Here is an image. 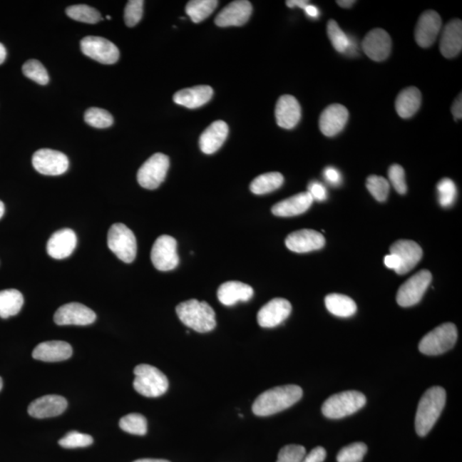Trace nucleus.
Returning a JSON list of instances; mask_svg holds the SVG:
<instances>
[{
	"label": "nucleus",
	"instance_id": "obj_1",
	"mask_svg": "<svg viewBox=\"0 0 462 462\" xmlns=\"http://www.w3.org/2000/svg\"><path fill=\"white\" fill-rule=\"evenodd\" d=\"M302 396V389L298 385L270 389L256 398L252 410L257 416H270L290 408L301 400Z\"/></svg>",
	"mask_w": 462,
	"mask_h": 462
},
{
	"label": "nucleus",
	"instance_id": "obj_2",
	"mask_svg": "<svg viewBox=\"0 0 462 462\" xmlns=\"http://www.w3.org/2000/svg\"><path fill=\"white\" fill-rule=\"evenodd\" d=\"M446 404V391L443 387H431L419 402L415 416V431L419 436L429 433L442 414Z\"/></svg>",
	"mask_w": 462,
	"mask_h": 462
},
{
	"label": "nucleus",
	"instance_id": "obj_3",
	"mask_svg": "<svg viewBox=\"0 0 462 462\" xmlns=\"http://www.w3.org/2000/svg\"><path fill=\"white\" fill-rule=\"evenodd\" d=\"M175 312L182 323L197 332H209L216 327L215 312L207 302L188 299L180 303Z\"/></svg>",
	"mask_w": 462,
	"mask_h": 462
},
{
	"label": "nucleus",
	"instance_id": "obj_4",
	"mask_svg": "<svg viewBox=\"0 0 462 462\" xmlns=\"http://www.w3.org/2000/svg\"><path fill=\"white\" fill-rule=\"evenodd\" d=\"M134 374L133 386L141 396L158 397L168 391V379L155 366L140 364L135 368Z\"/></svg>",
	"mask_w": 462,
	"mask_h": 462
},
{
	"label": "nucleus",
	"instance_id": "obj_5",
	"mask_svg": "<svg viewBox=\"0 0 462 462\" xmlns=\"http://www.w3.org/2000/svg\"><path fill=\"white\" fill-rule=\"evenodd\" d=\"M366 404L364 394L356 391H346L329 396L324 402L322 413L325 417L339 419L352 415Z\"/></svg>",
	"mask_w": 462,
	"mask_h": 462
},
{
	"label": "nucleus",
	"instance_id": "obj_6",
	"mask_svg": "<svg viewBox=\"0 0 462 462\" xmlns=\"http://www.w3.org/2000/svg\"><path fill=\"white\" fill-rule=\"evenodd\" d=\"M458 332L455 324L445 323L427 333L419 344V350L426 355H439L455 346Z\"/></svg>",
	"mask_w": 462,
	"mask_h": 462
},
{
	"label": "nucleus",
	"instance_id": "obj_7",
	"mask_svg": "<svg viewBox=\"0 0 462 462\" xmlns=\"http://www.w3.org/2000/svg\"><path fill=\"white\" fill-rule=\"evenodd\" d=\"M107 244L111 251L124 263L130 264L135 260L137 252V242L134 233L125 225L117 222L111 225Z\"/></svg>",
	"mask_w": 462,
	"mask_h": 462
},
{
	"label": "nucleus",
	"instance_id": "obj_8",
	"mask_svg": "<svg viewBox=\"0 0 462 462\" xmlns=\"http://www.w3.org/2000/svg\"><path fill=\"white\" fill-rule=\"evenodd\" d=\"M169 167L170 160L165 154H153L141 165L137 173V181L147 190H156L165 181Z\"/></svg>",
	"mask_w": 462,
	"mask_h": 462
},
{
	"label": "nucleus",
	"instance_id": "obj_9",
	"mask_svg": "<svg viewBox=\"0 0 462 462\" xmlns=\"http://www.w3.org/2000/svg\"><path fill=\"white\" fill-rule=\"evenodd\" d=\"M432 280L431 273L427 270H421L398 289L396 302L402 307H409L416 305L421 301L423 294Z\"/></svg>",
	"mask_w": 462,
	"mask_h": 462
},
{
	"label": "nucleus",
	"instance_id": "obj_10",
	"mask_svg": "<svg viewBox=\"0 0 462 462\" xmlns=\"http://www.w3.org/2000/svg\"><path fill=\"white\" fill-rule=\"evenodd\" d=\"M151 260L158 271L168 272L178 267L179 256L175 239L167 235L158 237L152 248Z\"/></svg>",
	"mask_w": 462,
	"mask_h": 462
},
{
	"label": "nucleus",
	"instance_id": "obj_11",
	"mask_svg": "<svg viewBox=\"0 0 462 462\" xmlns=\"http://www.w3.org/2000/svg\"><path fill=\"white\" fill-rule=\"evenodd\" d=\"M81 50L90 58L104 64L117 63L120 55L113 42L98 36L84 37L81 41Z\"/></svg>",
	"mask_w": 462,
	"mask_h": 462
},
{
	"label": "nucleus",
	"instance_id": "obj_12",
	"mask_svg": "<svg viewBox=\"0 0 462 462\" xmlns=\"http://www.w3.org/2000/svg\"><path fill=\"white\" fill-rule=\"evenodd\" d=\"M34 168L46 175H59L66 173L68 160L66 154L48 148L38 150L32 158Z\"/></svg>",
	"mask_w": 462,
	"mask_h": 462
},
{
	"label": "nucleus",
	"instance_id": "obj_13",
	"mask_svg": "<svg viewBox=\"0 0 462 462\" xmlns=\"http://www.w3.org/2000/svg\"><path fill=\"white\" fill-rule=\"evenodd\" d=\"M96 319V312L83 304L77 302L60 307L54 314V322L58 325H88Z\"/></svg>",
	"mask_w": 462,
	"mask_h": 462
},
{
	"label": "nucleus",
	"instance_id": "obj_14",
	"mask_svg": "<svg viewBox=\"0 0 462 462\" xmlns=\"http://www.w3.org/2000/svg\"><path fill=\"white\" fill-rule=\"evenodd\" d=\"M291 311H292V306L288 299H272L260 308L257 314V320L261 327L274 328L288 319Z\"/></svg>",
	"mask_w": 462,
	"mask_h": 462
},
{
	"label": "nucleus",
	"instance_id": "obj_15",
	"mask_svg": "<svg viewBox=\"0 0 462 462\" xmlns=\"http://www.w3.org/2000/svg\"><path fill=\"white\" fill-rule=\"evenodd\" d=\"M362 49L367 57L374 61H384L391 54V38L382 29H372L364 38Z\"/></svg>",
	"mask_w": 462,
	"mask_h": 462
},
{
	"label": "nucleus",
	"instance_id": "obj_16",
	"mask_svg": "<svg viewBox=\"0 0 462 462\" xmlns=\"http://www.w3.org/2000/svg\"><path fill=\"white\" fill-rule=\"evenodd\" d=\"M442 28V19L435 11H426L419 17L415 28V41L419 46L427 48L434 44Z\"/></svg>",
	"mask_w": 462,
	"mask_h": 462
},
{
	"label": "nucleus",
	"instance_id": "obj_17",
	"mask_svg": "<svg viewBox=\"0 0 462 462\" xmlns=\"http://www.w3.org/2000/svg\"><path fill=\"white\" fill-rule=\"evenodd\" d=\"M285 244L290 251L303 254L321 250L324 246L325 239L318 231L305 229L289 234Z\"/></svg>",
	"mask_w": 462,
	"mask_h": 462
},
{
	"label": "nucleus",
	"instance_id": "obj_18",
	"mask_svg": "<svg viewBox=\"0 0 462 462\" xmlns=\"http://www.w3.org/2000/svg\"><path fill=\"white\" fill-rule=\"evenodd\" d=\"M252 10V4L247 0L231 2L218 13L215 24L222 28L242 26L250 19Z\"/></svg>",
	"mask_w": 462,
	"mask_h": 462
},
{
	"label": "nucleus",
	"instance_id": "obj_19",
	"mask_svg": "<svg viewBox=\"0 0 462 462\" xmlns=\"http://www.w3.org/2000/svg\"><path fill=\"white\" fill-rule=\"evenodd\" d=\"M391 254L396 255L401 260L400 267L396 272L404 275L413 270L421 260L422 248L415 242L409 240H399L391 247Z\"/></svg>",
	"mask_w": 462,
	"mask_h": 462
},
{
	"label": "nucleus",
	"instance_id": "obj_20",
	"mask_svg": "<svg viewBox=\"0 0 462 462\" xmlns=\"http://www.w3.org/2000/svg\"><path fill=\"white\" fill-rule=\"evenodd\" d=\"M348 120L349 111L344 106L339 104L329 106L320 115V131L324 135L335 136L344 130Z\"/></svg>",
	"mask_w": 462,
	"mask_h": 462
},
{
	"label": "nucleus",
	"instance_id": "obj_21",
	"mask_svg": "<svg viewBox=\"0 0 462 462\" xmlns=\"http://www.w3.org/2000/svg\"><path fill=\"white\" fill-rule=\"evenodd\" d=\"M67 406L66 398L58 395H47L32 401L29 406L28 412L33 418H51L62 414Z\"/></svg>",
	"mask_w": 462,
	"mask_h": 462
},
{
	"label": "nucleus",
	"instance_id": "obj_22",
	"mask_svg": "<svg viewBox=\"0 0 462 462\" xmlns=\"http://www.w3.org/2000/svg\"><path fill=\"white\" fill-rule=\"evenodd\" d=\"M76 244V235L72 230L63 229L56 231L47 242V254L55 260L68 258L74 252Z\"/></svg>",
	"mask_w": 462,
	"mask_h": 462
},
{
	"label": "nucleus",
	"instance_id": "obj_23",
	"mask_svg": "<svg viewBox=\"0 0 462 462\" xmlns=\"http://www.w3.org/2000/svg\"><path fill=\"white\" fill-rule=\"evenodd\" d=\"M275 115L277 125L291 130L297 125L302 117V108L298 101L292 96H282L277 101Z\"/></svg>",
	"mask_w": 462,
	"mask_h": 462
},
{
	"label": "nucleus",
	"instance_id": "obj_24",
	"mask_svg": "<svg viewBox=\"0 0 462 462\" xmlns=\"http://www.w3.org/2000/svg\"><path fill=\"white\" fill-rule=\"evenodd\" d=\"M71 344L63 341H47L41 342L34 349L32 356L37 361L59 362L66 361L72 356Z\"/></svg>",
	"mask_w": 462,
	"mask_h": 462
},
{
	"label": "nucleus",
	"instance_id": "obj_25",
	"mask_svg": "<svg viewBox=\"0 0 462 462\" xmlns=\"http://www.w3.org/2000/svg\"><path fill=\"white\" fill-rule=\"evenodd\" d=\"M462 49V21L453 19L443 29L440 41V51L443 57L453 58L459 54Z\"/></svg>",
	"mask_w": 462,
	"mask_h": 462
},
{
	"label": "nucleus",
	"instance_id": "obj_26",
	"mask_svg": "<svg viewBox=\"0 0 462 462\" xmlns=\"http://www.w3.org/2000/svg\"><path fill=\"white\" fill-rule=\"evenodd\" d=\"M229 134L228 124L222 120L213 122L200 138V148L205 154H212L222 147Z\"/></svg>",
	"mask_w": 462,
	"mask_h": 462
},
{
	"label": "nucleus",
	"instance_id": "obj_27",
	"mask_svg": "<svg viewBox=\"0 0 462 462\" xmlns=\"http://www.w3.org/2000/svg\"><path fill=\"white\" fill-rule=\"evenodd\" d=\"M213 96V90L210 86L200 85L195 87L180 90L173 97L175 104L190 109L199 108L210 101Z\"/></svg>",
	"mask_w": 462,
	"mask_h": 462
},
{
	"label": "nucleus",
	"instance_id": "obj_28",
	"mask_svg": "<svg viewBox=\"0 0 462 462\" xmlns=\"http://www.w3.org/2000/svg\"><path fill=\"white\" fill-rule=\"evenodd\" d=\"M314 200L308 192H299L298 195L280 201L274 205L272 212L277 217H293L301 215L310 208Z\"/></svg>",
	"mask_w": 462,
	"mask_h": 462
},
{
	"label": "nucleus",
	"instance_id": "obj_29",
	"mask_svg": "<svg viewBox=\"0 0 462 462\" xmlns=\"http://www.w3.org/2000/svg\"><path fill=\"white\" fill-rule=\"evenodd\" d=\"M254 295L250 285L242 282L230 281L222 284L217 289V298L225 306H233L238 302H248Z\"/></svg>",
	"mask_w": 462,
	"mask_h": 462
},
{
	"label": "nucleus",
	"instance_id": "obj_30",
	"mask_svg": "<svg viewBox=\"0 0 462 462\" xmlns=\"http://www.w3.org/2000/svg\"><path fill=\"white\" fill-rule=\"evenodd\" d=\"M421 93L417 88H406L396 100V110L401 118H409L417 113L421 105Z\"/></svg>",
	"mask_w": 462,
	"mask_h": 462
},
{
	"label": "nucleus",
	"instance_id": "obj_31",
	"mask_svg": "<svg viewBox=\"0 0 462 462\" xmlns=\"http://www.w3.org/2000/svg\"><path fill=\"white\" fill-rule=\"evenodd\" d=\"M325 307L332 314L341 318H349L357 311L353 299L341 294H329L324 299Z\"/></svg>",
	"mask_w": 462,
	"mask_h": 462
},
{
	"label": "nucleus",
	"instance_id": "obj_32",
	"mask_svg": "<svg viewBox=\"0 0 462 462\" xmlns=\"http://www.w3.org/2000/svg\"><path fill=\"white\" fill-rule=\"evenodd\" d=\"M24 303L20 291L13 289L0 291V318L8 319L19 314Z\"/></svg>",
	"mask_w": 462,
	"mask_h": 462
},
{
	"label": "nucleus",
	"instance_id": "obj_33",
	"mask_svg": "<svg viewBox=\"0 0 462 462\" xmlns=\"http://www.w3.org/2000/svg\"><path fill=\"white\" fill-rule=\"evenodd\" d=\"M284 178L279 173H269L259 175L250 184V190L255 195L269 194L278 190Z\"/></svg>",
	"mask_w": 462,
	"mask_h": 462
},
{
	"label": "nucleus",
	"instance_id": "obj_34",
	"mask_svg": "<svg viewBox=\"0 0 462 462\" xmlns=\"http://www.w3.org/2000/svg\"><path fill=\"white\" fill-rule=\"evenodd\" d=\"M217 4L216 0H192L187 4L186 13L195 24H199L215 11Z\"/></svg>",
	"mask_w": 462,
	"mask_h": 462
},
{
	"label": "nucleus",
	"instance_id": "obj_35",
	"mask_svg": "<svg viewBox=\"0 0 462 462\" xmlns=\"http://www.w3.org/2000/svg\"><path fill=\"white\" fill-rule=\"evenodd\" d=\"M66 14L73 20L89 24H97L103 20L101 13L96 9L86 6V4H76V6L68 7Z\"/></svg>",
	"mask_w": 462,
	"mask_h": 462
},
{
	"label": "nucleus",
	"instance_id": "obj_36",
	"mask_svg": "<svg viewBox=\"0 0 462 462\" xmlns=\"http://www.w3.org/2000/svg\"><path fill=\"white\" fill-rule=\"evenodd\" d=\"M119 426L128 433L144 436L148 432V421L143 415L130 414L125 415L119 421Z\"/></svg>",
	"mask_w": 462,
	"mask_h": 462
},
{
	"label": "nucleus",
	"instance_id": "obj_37",
	"mask_svg": "<svg viewBox=\"0 0 462 462\" xmlns=\"http://www.w3.org/2000/svg\"><path fill=\"white\" fill-rule=\"evenodd\" d=\"M327 34L334 48L338 53H345L349 48L351 38L342 31L336 21L329 20L328 21Z\"/></svg>",
	"mask_w": 462,
	"mask_h": 462
},
{
	"label": "nucleus",
	"instance_id": "obj_38",
	"mask_svg": "<svg viewBox=\"0 0 462 462\" xmlns=\"http://www.w3.org/2000/svg\"><path fill=\"white\" fill-rule=\"evenodd\" d=\"M84 119L88 125L96 128H109L113 124V115L108 111L97 107H92L86 111Z\"/></svg>",
	"mask_w": 462,
	"mask_h": 462
},
{
	"label": "nucleus",
	"instance_id": "obj_39",
	"mask_svg": "<svg viewBox=\"0 0 462 462\" xmlns=\"http://www.w3.org/2000/svg\"><path fill=\"white\" fill-rule=\"evenodd\" d=\"M23 73L26 77L36 81L40 85H46L49 81L48 73L43 64L36 59H30L23 66Z\"/></svg>",
	"mask_w": 462,
	"mask_h": 462
},
{
	"label": "nucleus",
	"instance_id": "obj_40",
	"mask_svg": "<svg viewBox=\"0 0 462 462\" xmlns=\"http://www.w3.org/2000/svg\"><path fill=\"white\" fill-rule=\"evenodd\" d=\"M366 188L375 200L379 202H384L387 200L389 183L384 178L376 175H370L366 179Z\"/></svg>",
	"mask_w": 462,
	"mask_h": 462
},
{
	"label": "nucleus",
	"instance_id": "obj_41",
	"mask_svg": "<svg viewBox=\"0 0 462 462\" xmlns=\"http://www.w3.org/2000/svg\"><path fill=\"white\" fill-rule=\"evenodd\" d=\"M367 452V446L363 443H354L342 448L337 453V462H361Z\"/></svg>",
	"mask_w": 462,
	"mask_h": 462
},
{
	"label": "nucleus",
	"instance_id": "obj_42",
	"mask_svg": "<svg viewBox=\"0 0 462 462\" xmlns=\"http://www.w3.org/2000/svg\"><path fill=\"white\" fill-rule=\"evenodd\" d=\"M438 200L444 208L451 207L455 203L457 190L455 183L449 178H443L438 183Z\"/></svg>",
	"mask_w": 462,
	"mask_h": 462
},
{
	"label": "nucleus",
	"instance_id": "obj_43",
	"mask_svg": "<svg viewBox=\"0 0 462 462\" xmlns=\"http://www.w3.org/2000/svg\"><path fill=\"white\" fill-rule=\"evenodd\" d=\"M93 443L91 436L71 431L59 440L60 446L66 448H76L90 446Z\"/></svg>",
	"mask_w": 462,
	"mask_h": 462
},
{
	"label": "nucleus",
	"instance_id": "obj_44",
	"mask_svg": "<svg viewBox=\"0 0 462 462\" xmlns=\"http://www.w3.org/2000/svg\"><path fill=\"white\" fill-rule=\"evenodd\" d=\"M306 455V448L302 445H286L278 453L277 462H302Z\"/></svg>",
	"mask_w": 462,
	"mask_h": 462
},
{
	"label": "nucleus",
	"instance_id": "obj_45",
	"mask_svg": "<svg viewBox=\"0 0 462 462\" xmlns=\"http://www.w3.org/2000/svg\"><path fill=\"white\" fill-rule=\"evenodd\" d=\"M143 0H130L127 3L124 10V21L128 27H134L138 24L143 15Z\"/></svg>",
	"mask_w": 462,
	"mask_h": 462
},
{
	"label": "nucleus",
	"instance_id": "obj_46",
	"mask_svg": "<svg viewBox=\"0 0 462 462\" xmlns=\"http://www.w3.org/2000/svg\"><path fill=\"white\" fill-rule=\"evenodd\" d=\"M389 178L394 188L400 195H405L408 187L405 181L404 169L399 165H393L389 169Z\"/></svg>",
	"mask_w": 462,
	"mask_h": 462
},
{
	"label": "nucleus",
	"instance_id": "obj_47",
	"mask_svg": "<svg viewBox=\"0 0 462 462\" xmlns=\"http://www.w3.org/2000/svg\"><path fill=\"white\" fill-rule=\"evenodd\" d=\"M307 188V192H309L312 200L324 201L327 199L328 192L322 183L317 181L311 182Z\"/></svg>",
	"mask_w": 462,
	"mask_h": 462
},
{
	"label": "nucleus",
	"instance_id": "obj_48",
	"mask_svg": "<svg viewBox=\"0 0 462 462\" xmlns=\"http://www.w3.org/2000/svg\"><path fill=\"white\" fill-rule=\"evenodd\" d=\"M324 178L325 181L329 184H331L332 186L340 185L342 181V175L336 168L334 167H327L324 170Z\"/></svg>",
	"mask_w": 462,
	"mask_h": 462
},
{
	"label": "nucleus",
	"instance_id": "obj_49",
	"mask_svg": "<svg viewBox=\"0 0 462 462\" xmlns=\"http://www.w3.org/2000/svg\"><path fill=\"white\" fill-rule=\"evenodd\" d=\"M327 458V451L323 447H316L303 458L302 462H324Z\"/></svg>",
	"mask_w": 462,
	"mask_h": 462
},
{
	"label": "nucleus",
	"instance_id": "obj_50",
	"mask_svg": "<svg viewBox=\"0 0 462 462\" xmlns=\"http://www.w3.org/2000/svg\"><path fill=\"white\" fill-rule=\"evenodd\" d=\"M384 265L389 269L395 270L400 267L401 260L396 255L391 254L384 257Z\"/></svg>",
	"mask_w": 462,
	"mask_h": 462
},
{
	"label": "nucleus",
	"instance_id": "obj_51",
	"mask_svg": "<svg viewBox=\"0 0 462 462\" xmlns=\"http://www.w3.org/2000/svg\"><path fill=\"white\" fill-rule=\"evenodd\" d=\"M451 111L453 113V117L456 120L461 119L462 118V98H461V93L460 94L459 96L456 98L455 102L453 103L452 107H451Z\"/></svg>",
	"mask_w": 462,
	"mask_h": 462
},
{
	"label": "nucleus",
	"instance_id": "obj_52",
	"mask_svg": "<svg viewBox=\"0 0 462 462\" xmlns=\"http://www.w3.org/2000/svg\"><path fill=\"white\" fill-rule=\"evenodd\" d=\"M304 11H305L306 14L308 16L312 17V19H317V17L319 16V9L310 4H307L305 9H304Z\"/></svg>",
	"mask_w": 462,
	"mask_h": 462
},
{
	"label": "nucleus",
	"instance_id": "obj_53",
	"mask_svg": "<svg viewBox=\"0 0 462 462\" xmlns=\"http://www.w3.org/2000/svg\"><path fill=\"white\" fill-rule=\"evenodd\" d=\"M308 3L309 2L306 1V0H289V1L286 2V4L287 6H289L290 8L299 7L305 9Z\"/></svg>",
	"mask_w": 462,
	"mask_h": 462
},
{
	"label": "nucleus",
	"instance_id": "obj_54",
	"mask_svg": "<svg viewBox=\"0 0 462 462\" xmlns=\"http://www.w3.org/2000/svg\"><path fill=\"white\" fill-rule=\"evenodd\" d=\"M337 3L339 4L341 7L349 8L353 6L355 1H354V0H342V1H337Z\"/></svg>",
	"mask_w": 462,
	"mask_h": 462
},
{
	"label": "nucleus",
	"instance_id": "obj_55",
	"mask_svg": "<svg viewBox=\"0 0 462 462\" xmlns=\"http://www.w3.org/2000/svg\"><path fill=\"white\" fill-rule=\"evenodd\" d=\"M6 58V49L4 45L0 43V64H2Z\"/></svg>",
	"mask_w": 462,
	"mask_h": 462
},
{
	"label": "nucleus",
	"instance_id": "obj_56",
	"mask_svg": "<svg viewBox=\"0 0 462 462\" xmlns=\"http://www.w3.org/2000/svg\"><path fill=\"white\" fill-rule=\"evenodd\" d=\"M134 462H170V461L163 460V459H140V460H136Z\"/></svg>",
	"mask_w": 462,
	"mask_h": 462
},
{
	"label": "nucleus",
	"instance_id": "obj_57",
	"mask_svg": "<svg viewBox=\"0 0 462 462\" xmlns=\"http://www.w3.org/2000/svg\"><path fill=\"white\" fill-rule=\"evenodd\" d=\"M4 213V205L1 200H0V218H1Z\"/></svg>",
	"mask_w": 462,
	"mask_h": 462
},
{
	"label": "nucleus",
	"instance_id": "obj_58",
	"mask_svg": "<svg viewBox=\"0 0 462 462\" xmlns=\"http://www.w3.org/2000/svg\"><path fill=\"white\" fill-rule=\"evenodd\" d=\"M3 388V380L1 378H0V391H1Z\"/></svg>",
	"mask_w": 462,
	"mask_h": 462
},
{
	"label": "nucleus",
	"instance_id": "obj_59",
	"mask_svg": "<svg viewBox=\"0 0 462 462\" xmlns=\"http://www.w3.org/2000/svg\"><path fill=\"white\" fill-rule=\"evenodd\" d=\"M106 19H107V20H111V16H106Z\"/></svg>",
	"mask_w": 462,
	"mask_h": 462
}]
</instances>
